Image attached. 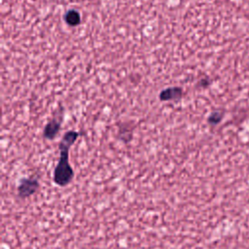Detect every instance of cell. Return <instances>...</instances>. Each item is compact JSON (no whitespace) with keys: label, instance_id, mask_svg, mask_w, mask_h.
Listing matches in <instances>:
<instances>
[{"label":"cell","instance_id":"6","mask_svg":"<svg viewBox=\"0 0 249 249\" xmlns=\"http://www.w3.org/2000/svg\"><path fill=\"white\" fill-rule=\"evenodd\" d=\"M221 118H222V115H221L219 112H214V113L209 117L208 122H209L210 124H217V123L220 122Z\"/></svg>","mask_w":249,"mask_h":249},{"label":"cell","instance_id":"4","mask_svg":"<svg viewBox=\"0 0 249 249\" xmlns=\"http://www.w3.org/2000/svg\"><path fill=\"white\" fill-rule=\"evenodd\" d=\"M182 96V89L180 88H169L162 90L160 93V100L167 101L172 99H178Z\"/></svg>","mask_w":249,"mask_h":249},{"label":"cell","instance_id":"5","mask_svg":"<svg viewBox=\"0 0 249 249\" xmlns=\"http://www.w3.org/2000/svg\"><path fill=\"white\" fill-rule=\"evenodd\" d=\"M64 20L68 25H71V26L78 25L81 21V17L79 12H77L76 10L67 11L64 15Z\"/></svg>","mask_w":249,"mask_h":249},{"label":"cell","instance_id":"3","mask_svg":"<svg viewBox=\"0 0 249 249\" xmlns=\"http://www.w3.org/2000/svg\"><path fill=\"white\" fill-rule=\"evenodd\" d=\"M60 128V122L56 121L55 119L52 120L44 128V136L47 139H53L54 136L57 134Z\"/></svg>","mask_w":249,"mask_h":249},{"label":"cell","instance_id":"2","mask_svg":"<svg viewBox=\"0 0 249 249\" xmlns=\"http://www.w3.org/2000/svg\"><path fill=\"white\" fill-rule=\"evenodd\" d=\"M39 182L36 178H22L18 187V196L20 198H27L37 192Z\"/></svg>","mask_w":249,"mask_h":249},{"label":"cell","instance_id":"1","mask_svg":"<svg viewBox=\"0 0 249 249\" xmlns=\"http://www.w3.org/2000/svg\"><path fill=\"white\" fill-rule=\"evenodd\" d=\"M78 135L77 131H67L59 143V160L54 168L53 182L60 187H66L69 185L74 177V171L69 163L68 155L69 149L76 141Z\"/></svg>","mask_w":249,"mask_h":249}]
</instances>
